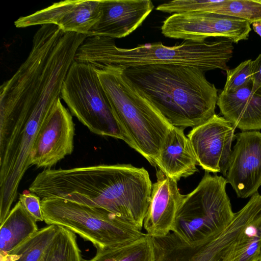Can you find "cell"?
<instances>
[{
  "instance_id": "cell-2",
  "label": "cell",
  "mask_w": 261,
  "mask_h": 261,
  "mask_svg": "<svg viewBox=\"0 0 261 261\" xmlns=\"http://www.w3.org/2000/svg\"><path fill=\"white\" fill-rule=\"evenodd\" d=\"M232 41L222 38L214 41H184L172 46L162 42L139 44L132 48L117 47L114 39L88 37L79 48L74 61L95 68L111 65L126 69L151 64L178 65L208 70L229 69Z\"/></svg>"
},
{
  "instance_id": "cell-15",
  "label": "cell",
  "mask_w": 261,
  "mask_h": 261,
  "mask_svg": "<svg viewBox=\"0 0 261 261\" xmlns=\"http://www.w3.org/2000/svg\"><path fill=\"white\" fill-rule=\"evenodd\" d=\"M217 105L223 117L242 130L261 129V86L252 81L231 92L219 94Z\"/></svg>"
},
{
  "instance_id": "cell-12",
  "label": "cell",
  "mask_w": 261,
  "mask_h": 261,
  "mask_svg": "<svg viewBox=\"0 0 261 261\" xmlns=\"http://www.w3.org/2000/svg\"><path fill=\"white\" fill-rule=\"evenodd\" d=\"M236 138L225 177L238 197L246 198L261 186V133L243 132Z\"/></svg>"
},
{
  "instance_id": "cell-22",
  "label": "cell",
  "mask_w": 261,
  "mask_h": 261,
  "mask_svg": "<svg viewBox=\"0 0 261 261\" xmlns=\"http://www.w3.org/2000/svg\"><path fill=\"white\" fill-rule=\"evenodd\" d=\"M261 247V215L248 223L238 241L233 261H259Z\"/></svg>"
},
{
  "instance_id": "cell-9",
  "label": "cell",
  "mask_w": 261,
  "mask_h": 261,
  "mask_svg": "<svg viewBox=\"0 0 261 261\" xmlns=\"http://www.w3.org/2000/svg\"><path fill=\"white\" fill-rule=\"evenodd\" d=\"M74 130L72 117L60 99L38 132L30 155V165L50 168L71 154Z\"/></svg>"
},
{
  "instance_id": "cell-3",
  "label": "cell",
  "mask_w": 261,
  "mask_h": 261,
  "mask_svg": "<svg viewBox=\"0 0 261 261\" xmlns=\"http://www.w3.org/2000/svg\"><path fill=\"white\" fill-rule=\"evenodd\" d=\"M95 68L113 113L129 136L132 148L155 167L172 125L128 79L123 68L111 65Z\"/></svg>"
},
{
  "instance_id": "cell-4",
  "label": "cell",
  "mask_w": 261,
  "mask_h": 261,
  "mask_svg": "<svg viewBox=\"0 0 261 261\" xmlns=\"http://www.w3.org/2000/svg\"><path fill=\"white\" fill-rule=\"evenodd\" d=\"M44 221L63 227L89 241L97 249L125 244L144 233L113 214L61 198L41 199Z\"/></svg>"
},
{
  "instance_id": "cell-26",
  "label": "cell",
  "mask_w": 261,
  "mask_h": 261,
  "mask_svg": "<svg viewBox=\"0 0 261 261\" xmlns=\"http://www.w3.org/2000/svg\"><path fill=\"white\" fill-rule=\"evenodd\" d=\"M254 32L261 37V22H255L252 24Z\"/></svg>"
},
{
  "instance_id": "cell-13",
  "label": "cell",
  "mask_w": 261,
  "mask_h": 261,
  "mask_svg": "<svg viewBox=\"0 0 261 261\" xmlns=\"http://www.w3.org/2000/svg\"><path fill=\"white\" fill-rule=\"evenodd\" d=\"M156 177L143 223L146 233L152 238L163 237L172 232L185 196L179 192L177 181L160 169Z\"/></svg>"
},
{
  "instance_id": "cell-10",
  "label": "cell",
  "mask_w": 261,
  "mask_h": 261,
  "mask_svg": "<svg viewBox=\"0 0 261 261\" xmlns=\"http://www.w3.org/2000/svg\"><path fill=\"white\" fill-rule=\"evenodd\" d=\"M236 127L215 114L205 123L192 128L188 134L197 165L205 171L226 176L231 154Z\"/></svg>"
},
{
  "instance_id": "cell-20",
  "label": "cell",
  "mask_w": 261,
  "mask_h": 261,
  "mask_svg": "<svg viewBox=\"0 0 261 261\" xmlns=\"http://www.w3.org/2000/svg\"><path fill=\"white\" fill-rule=\"evenodd\" d=\"M59 228V226L50 224L38 230L15 249L0 255L1 261H39Z\"/></svg>"
},
{
  "instance_id": "cell-7",
  "label": "cell",
  "mask_w": 261,
  "mask_h": 261,
  "mask_svg": "<svg viewBox=\"0 0 261 261\" xmlns=\"http://www.w3.org/2000/svg\"><path fill=\"white\" fill-rule=\"evenodd\" d=\"M256 217L255 211L245 205L235 213L226 228L203 239L188 243L172 232L152 238L155 261H233L243 230Z\"/></svg>"
},
{
  "instance_id": "cell-25",
  "label": "cell",
  "mask_w": 261,
  "mask_h": 261,
  "mask_svg": "<svg viewBox=\"0 0 261 261\" xmlns=\"http://www.w3.org/2000/svg\"><path fill=\"white\" fill-rule=\"evenodd\" d=\"M252 82L254 88L261 86V53L252 62Z\"/></svg>"
},
{
  "instance_id": "cell-24",
  "label": "cell",
  "mask_w": 261,
  "mask_h": 261,
  "mask_svg": "<svg viewBox=\"0 0 261 261\" xmlns=\"http://www.w3.org/2000/svg\"><path fill=\"white\" fill-rule=\"evenodd\" d=\"M19 201L27 212L37 221H44L41 207V198L30 190H24L19 195Z\"/></svg>"
},
{
  "instance_id": "cell-14",
  "label": "cell",
  "mask_w": 261,
  "mask_h": 261,
  "mask_svg": "<svg viewBox=\"0 0 261 261\" xmlns=\"http://www.w3.org/2000/svg\"><path fill=\"white\" fill-rule=\"evenodd\" d=\"M153 8L150 0H101L100 18L87 37H125L141 25Z\"/></svg>"
},
{
  "instance_id": "cell-16",
  "label": "cell",
  "mask_w": 261,
  "mask_h": 261,
  "mask_svg": "<svg viewBox=\"0 0 261 261\" xmlns=\"http://www.w3.org/2000/svg\"><path fill=\"white\" fill-rule=\"evenodd\" d=\"M197 162L184 129L171 126L169 129L155 162L167 176L177 181L198 171Z\"/></svg>"
},
{
  "instance_id": "cell-5",
  "label": "cell",
  "mask_w": 261,
  "mask_h": 261,
  "mask_svg": "<svg viewBox=\"0 0 261 261\" xmlns=\"http://www.w3.org/2000/svg\"><path fill=\"white\" fill-rule=\"evenodd\" d=\"M61 98L71 113L91 132L132 141L115 117L95 67L74 61L66 76Z\"/></svg>"
},
{
  "instance_id": "cell-17",
  "label": "cell",
  "mask_w": 261,
  "mask_h": 261,
  "mask_svg": "<svg viewBox=\"0 0 261 261\" xmlns=\"http://www.w3.org/2000/svg\"><path fill=\"white\" fill-rule=\"evenodd\" d=\"M183 12L217 14L246 20L250 24L261 22V0H184Z\"/></svg>"
},
{
  "instance_id": "cell-18",
  "label": "cell",
  "mask_w": 261,
  "mask_h": 261,
  "mask_svg": "<svg viewBox=\"0 0 261 261\" xmlns=\"http://www.w3.org/2000/svg\"><path fill=\"white\" fill-rule=\"evenodd\" d=\"M37 221L18 200L10 211L0 229V255L22 244L38 230Z\"/></svg>"
},
{
  "instance_id": "cell-19",
  "label": "cell",
  "mask_w": 261,
  "mask_h": 261,
  "mask_svg": "<svg viewBox=\"0 0 261 261\" xmlns=\"http://www.w3.org/2000/svg\"><path fill=\"white\" fill-rule=\"evenodd\" d=\"M152 237L144 233L130 243L97 249L95 255L88 261H155Z\"/></svg>"
},
{
  "instance_id": "cell-23",
  "label": "cell",
  "mask_w": 261,
  "mask_h": 261,
  "mask_svg": "<svg viewBox=\"0 0 261 261\" xmlns=\"http://www.w3.org/2000/svg\"><path fill=\"white\" fill-rule=\"evenodd\" d=\"M252 62L251 59L241 62L236 67L226 71V81L223 90L225 93L234 91L252 81Z\"/></svg>"
},
{
  "instance_id": "cell-11",
  "label": "cell",
  "mask_w": 261,
  "mask_h": 261,
  "mask_svg": "<svg viewBox=\"0 0 261 261\" xmlns=\"http://www.w3.org/2000/svg\"><path fill=\"white\" fill-rule=\"evenodd\" d=\"M101 14V0H67L55 3L15 21L16 28L55 24L64 32L88 36Z\"/></svg>"
},
{
  "instance_id": "cell-6",
  "label": "cell",
  "mask_w": 261,
  "mask_h": 261,
  "mask_svg": "<svg viewBox=\"0 0 261 261\" xmlns=\"http://www.w3.org/2000/svg\"><path fill=\"white\" fill-rule=\"evenodd\" d=\"M226 184L223 176L205 171L197 187L185 195L172 232L190 243L226 228L235 214L226 194Z\"/></svg>"
},
{
  "instance_id": "cell-21",
  "label": "cell",
  "mask_w": 261,
  "mask_h": 261,
  "mask_svg": "<svg viewBox=\"0 0 261 261\" xmlns=\"http://www.w3.org/2000/svg\"><path fill=\"white\" fill-rule=\"evenodd\" d=\"M39 261H84L75 233L60 226Z\"/></svg>"
},
{
  "instance_id": "cell-27",
  "label": "cell",
  "mask_w": 261,
  "mask_h": 261,
  "mask_svg": "<svg viewBox=\"0 0 261 261\" xmlns=\"http://www.w3.org/2000/svg\"><path fill=\"white\" fill-rule=\"evenodd\" d=\"M259 261H261V247H260V258Z\"/></svg>"
},
{
  "instance_id": "cell-8",
  "label": "cell",
  "mask_w": 261,
  "mask_h": 261,
  "mask_svg": "<svg viewBox=\"0 0 261 261\" xmlns=\"http://www.w3.org/2000/svg\"><path fill=\"white\" fill-rule=\"evenodd\" d=\"M251 30L246 20L214 13L188 12L173 14L164 21L162 34L184 41L203 42L210 37H221L237 43L247 40Z\"/></svg>"
},
{
  "instance_id": "cell-1",
  "label": "cell",
  "mask_w": 261,
  "mask_h": 261,
  "mask_svg": "<svg viewBox=\"0 0 261 261\" xmlns=\"http://www.w3.org/2000/svg\"><path fill=\"white\" fill-rule=\"evenodd\" d=\"M128 79L172 125L194 128L215 114L218 91L193 67L151 64L124 69Z\"/></svg>"
}]
</instances>
